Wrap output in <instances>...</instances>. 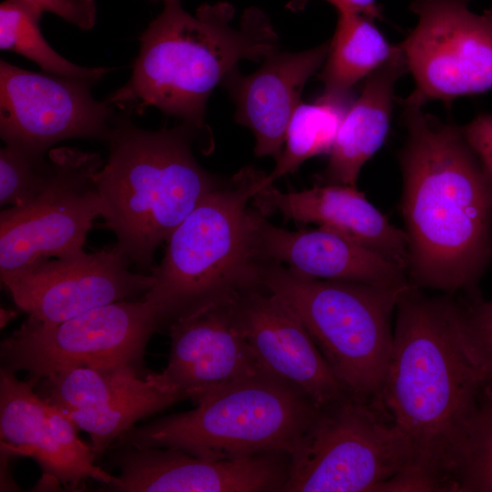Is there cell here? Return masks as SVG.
<instances>
[{
	"mask_svg": "<svg viewBox=\"0 0 492 492\" xmlns=\"http://www.w3.org/2000/svg\"><path fill=\"white\" fill-rule=\"evenodd\" d=\"M251 202L264 217L279 213L285 220L315 223L343 233L407 272L409 252L404 230L394 226L356 187L320 184L283 192L273 183H262Z\"/></svg>",
	"mask_w": 492,
	"mask_h": 492,
	"instance_id": "obj_21",
	"label": "cell"
},
{
	"mask_svg": "<svg viewBox=\"0 0 492 492\" xmlns=\"http://www.w3.org/2000/svg\"><path fill=\"white\" fill-rule=\"evenodd\" d=\"M352 97L322 94L313 103L301 102L288 125L281 157L263 184L295 171L305 160L330 154L340 125L352 102Z\"/></svg>",
	"mask_w": 492,
	"mask_h": 492,
	"instance_id": "obj_24",
	"label": "cell"
},
{
	"mask_svg": "<svg viewBox=\"0 0 492 492\" xmlns=\"http://www.w3.org/2000/svg\"><path fill=\"white\" fill-rule=\"evenodd\" d=\"M192 410L131 427L122 446L169 447L207 459L295 449L320 409L301 391L260 373L207 394Z\"/></svg>",
	"mask_w": 492,
	"mask_h": 492,
	"instance_id": "obj_6",
	"label": "cell"
},
{
	"mask_svg": "<svg viewBox=\"0 0 492 492\" xmlns=\"http://www.w3.org/2000/svg\"><path fill=\"white\" fill-rule=\"evenodd\" d=\"M457 302L462 333L477 369L480 395L492 396V300L477 294Z\"/></svg>",
	"mask_w": 492,
	"mask_h": 492,
	"instance_id": "obj_28",
	"label": "cell"
},
{
	"mask_svg": "<svg viewBox=\"0 0 492 492\" xmlns=\"http://www.w3.org/2000/svg\"><path fill=\"white\" fill-rule=\"evenodd\" d=\"M196 127L184 122L149 131L114 121L108 159L96 173L101 217L116 246L138 270L151 272L156 249L212 190L223 186L192 151Z\"/></svg>",
	"mask_w": 492,
	"mask_h": 492,
	"instance_id": "obj_4",
	"label": "cell"
},
{
	"mask_svg": "<svg viewBox=\"0 0 492 492\" xmlns=\"http://www.w3.org/2000/svg\"><path fill=\"white\" fill-rule=\"evenodd\" d=\"M41 12H50L83 30L91 29L97 18L95 0H25Z\"/></svg>",
	"mask_w": 492,
	"mask_h": 492,
	"instance_id": "obj_29",
	"label": "cell"
},
{
	"mask_svg": "<svg viewBox=\"0 0 492 492\" xmlns=\"http://www.w3.org/2000/svg\"><path fill=\"white\" fill-rule=\"evenodd\" d=\"M449 492H492V396L479 394L451 474Z\"/></svg>",
	"mask_w": 492,
	"mask_h": 492,
	"instance_id": "obj_26",
	"label": "cell"
},
{
	"mask_svg": "<svg viewBox=\"0 0 492 492\" xmlns=\"http://www.w3.org/2000/svg\"><path fill=\"white\" fill-rule=\"evenodd\" d=\"M330 40L301 52L275 51L250 75L232 70L222 81L235 103V120L249 128L256 139L257 157L277 161L286 130L299 106L307 81L323 67Z\"/></svg>",
	"mask_w": 492,
	"mask_h": 492,
	"instance_id": "obj_20",
	"label": "cell"
},
{
	"mask_svg": "<svg viewBox=\"0 0 492 492\" xmlns=\"http://www.w3.org/2000/svg\"><path fill=\"white\" fill-rule=\"evenodd\" d=\"M264 175L243 168L208 193L167 239L142 297L157 307L160 325L259 285L253 210L247 205Z\"/></svg>",
	"mask_w": 492,
	"mask_h": 492,
	"instance_id": "obj_5",
	"label": "cell"
},
{
	"mask_svg": "<svg viewBox=\"0 0 492 492\" xmlns=\"http://www.w3.org/2000/svg\"><path fill=\"white\" fill-rule=\"evenodd\" d=\"M233 307L261 369L304 394L319 409L348 395L293 311L261 285L239 292Z\"/></svg>",
	"mask_w": 492,
	"mask_h": 492,
	"instance_id": "obj_16",
	"label": "cell"
},
{
	"mask_svg": "<svg viewBox=\"0 0 492 492\" xmlns=\"http://www.w3.org/2000/svg\"><path fill=\"white\" fill-rule=\"evenodd\" d=\"M1 327L5 326L10 321L15 318L16 313L12 310L1 309Z\"/></svg>",
	"mask_w": 492,
	"mask_h": 492,
	"instance_id": "obj_32",
	"label": "cell"
},
{
	"mask_svg": "<svg viewBox=\"0 0 492 492\" xmlns=\"http://www.w3.org/2000/svg\"><path fill=\"white\" fill-rule=\"evenodd\" d=\"M130 265L115 245L48 259L3 275L1 282L28 318L53 323L98 306L144 296L153 278L134 273Z\"/></svg>",
	"mask_w": 492,
	"mask_h": 492,
	"instance_id": "obj_13",
	"label": "cell"
},
{
	"mask_svg": "<svg viewBox=\"0 0 492 492\" xmlns=\"http://www.w3.org/2000/svg\"><path fill=\"white\" fill-rule=\"evenodd\" d=\"M471 0H411L416 26L399 44L415 88L402 106L450 102L492 90V8Z\"/></svg>",
	"mask_w": 492,
	"mask_h": 492,
	"instance_id": "obj_11",
	"label": "cell"
},
{
	"mask_svg": "<svg viewBox=\"0 0 492 492\" xmlns=\"http://www.w3.org/2000/svg\"><path fill=\"white\" fill-rule=\"evenodd\" d=\"M36 379L21 381L0 372L2 452L32 456L54 479L77 486L92 478L111 486L113 477L95 465L96 455L77 436V426L56 405L34 391Z\"/></svg>",
	"mask_w": 492,
	"mask_h": 492,
	"instance_id": "obj_17",
	"label": "cell"
},
{
	"mask_svg": "<svg viewBox=\"0 0 492 492\" xmlns=\"http://www.w3.org/2000/svg\"><path fill=\"white\" fill-rule=\"evenodd\" d=\"M94 83L28 71L0 61V135L36 158L75 138L107 140L113 109L96 100Z\"/></svg>",
	"mask_w": 492,
	"mask_h": 492,
	"instance_id": "obj_12",
	"label": "cell"
},
{
	"mask_svg": "<svg viewBox=\"0 0 492 492\" xmlns=\"http://www.w3.org/2000/svg\"><path fill=\"white\" fill-rule=\"evenodd\" d=\"M338 13L334 34L322 67L323 93L349 97L352 88L383 65L397 49L374 20L356 14Z\"/></svg>",
	"mask_w": 492,
	"mask_h": 492,
	"instance_id": "obj_23",
	"label": "cell"
},
{
	"mask_svg": "<svg viewBox=\"0 0 492 492\" xmlns=\"http://www.w3.org/2000/svg\"><path fill=\"white\" fill-rule=\"evenodd\" d=\"M49 173L48 159L5 144L0 150L1 207H20L32 200L44 190Z\"/></svg>",
	"mask_w": 492,
	"mask_h": 492,
	"instance_id": "obj_27",
	"label": "cell"
},
{
	"mask_svg": "<svg viewBox=\"0 0 492 492\" xmlns=\"http://www.w3.org/2000/svg\"><path fill=\"white\" fill-rule=\"evenodd\" d=\"M42 13L25 0L0 5V48L36 63L46 73L96 84L110 68L82 67L64 58L47 43L40 29Z\"/></svg>",
	"mask_w": 492,
	"mask_h": 492,
	"instance_id": "obj_25",
	"label": "cell"
},
{
	"mask_svg": "<svg viewBox=\"0 0 492 492\" xmlns=\"http://www.w3.org/2000/svg\"><path fill=\"white\" fill-rule=\"evenodd\" d=\"M259 285L300 318L330 369L352 396L378 402L394 341L391 318L403 288L309 279L259 261Z\"/></svg>",
	"mask_w": 492,
	"mask_h": 492,
	"instance_id": "obj_7",
	"label": "cell"
},
{
	"mask_svg": "<svg viewBox=\"0 0 492 492\" xmlns=\"http://www.w3.org/2000/svg\"><path fill=\"white\" fill-rule=\"evenodd\" d=\"M253 246L258 261L282 263L309 279L403 288L407 272L361 242L327 227L289 231L253 210Z\"/></svg>",
	"mask_w": 492,
	"mask_h": 492,
	"instance_id": "obj_19",
	"label": "cell"
},
{
	"mask_svg": "<svg viewBox=\"0 0 492 492\" xmlns=\"http://www.w3.org/2000/svg\"><path fill=\"white\" fill-rule=\"evenodd\" d=\"M152 1H163V2H165V1H167V0H152Z\"/></svg>",
	"mask_w": 492,
	"mask_h": 492,
	"instance_id": "obj_33",
	"label": "cell"
},
{
	"mask_svg": "<svg viewBox=\"0 0 492 492\" xmlns=\"http://www.w3.org/2000/svg\"><path fill=\"white\" fill-rule=\"evenodd\" d=\"M401 213L410 283L477 294L492 253V179L462 128L403 106Z\"/></svg>",
	"mask_w": 492,
	"mask_h": 492,
	"instance_id": "obj_2",
	"label": "cell"
},
{
	"mask_svg": "<svg viewBox=\"0 0 492 492\" xmlns=\"http://www.w3.org/2000/svg\"><path fill=\"white\" fill-rule=\"evenodd\" d=\"M123 447L111 456L120 474L113 491H282L290 464L282 452L214 460L169 447Z\"/></svg>",
	"mask_w": 492,
	"mask_h": 492,
	"instance_id": "obj_15",
	"label": "cell"
},
{
	"mask_svg": "<svg viewBox=\"0 0 492 492\" xmlns=\"http://www.w3.org/2000/svg\"><path fill=\"white\" fill-rule=\"evenodd\" d=\"M410 443L379 403L348 395L320 409L290 455L282 492L394 491Z\"/></svg>",
	"mask_w": 492,
	"mask_h": 492,
	"instance_id": "obj_8",
	"label": "cell"
},
{
	"mask_svg": "<svg viewBox=\"0 0 492 492\" xmlns=\"http://www.w3.org/2000/svg\"><path fill=\"white\" fill-rule=\"evenodd\" d=\"M48 159L44 190L26 204L1 211V276L83 251L93 220L101 216L95 182L101 157L62 147L51 149Z\"/></svg>",
	"mask_w": 492,
	"mask_h": 492,
	"instance_id": "obj_10",
	"label": "cell"
},
{
	"mask_svg": "<svg viewBox=\"0 0 492 492\" xmlns=\"http://www.w3.org/2000/svg\"><path fill=\"white\" fill-rule=\"evenodd\" d=\"M142 372L129 364L67 370L41 379L47 394L44 398L90 436L97 456L137 421L186 399Z\"/></svg>",
	"mask_w": 492,
	"mask_h": 492,
	"instance_id": "obj_14",
	"label": "cell"
},
{
	"mask_svg": "<svg viewBox=\"0 0 492 492\" xmlns=\"http://www.w3.org/2000/svg\"><path fill=\"white\" fill-rule=\"evenodd\" d=\"M312 0H289L285 7L292 12L303 10ZM333 5L337 12L356 14L372 20L382 19L383 10L377 0H324Z\"/></svg>",
	"mask_w": 492,
	"mask_h": 492,
	"instance_id": "obj_31",
	"label": "cell"
},
{
	"mask_svg": "<svg viewBox=\"0 0 492 492\" xmlns=\"http://www.w3.org/2000/svg\"><path fill=\"white\" fill-rule=\"evenodd\" d=\"M160 326L149 301H119L59 323L28 318L1 343L4 366L41 379L67 370L129 364L141 366L153 333Z\"/></svg>",
	"mask_w": 492,
	"mask_h": 492,
	"instance_id": "obj_9",
	"label": "cell"
},
{
	"mask_svg": "<svg viewBox=\"0 0 492 492\" xmlns=\"http://www.w3.org/2000/svg\"><path fill=\"white\" fill-rule=\"evenodd\" d=\"M408 73L405 55L396 51L364 79L338 129L321 184L356 187L364 165L384 144L390 127L396 82Z\"/></svg>",
	"mask_w": 492,
	"mask_h": 492,
	"instance_id": "obj_22",
	"label": "cell"
},
{
	"mask_svg": "<svg viewBox=\"0 0 492 492\" xmlns=\"http://www.w3.org/2000/svg\"><path fill=\"white\" fill-rule=\"evenodd\" d=\"M164 3L140 36L131 77L106 101L137 114L155 107L200 129L216 86L240 61L258 62L277 51L279 37L257 7L246 9L234 24L235 9L227 2L202 5L195 15L180 0Z\"/></svg>",
	"mask_w": 492,
	"mask_h": 492,
	"instance_id": "obj_3",
	"label": "cell"
},
{
	"mask_svg": "<svg viewBox=\"0 0 492 492\" xmlns=\"http://www.w3.org/2000/svg\"><path fill=\"white\" fill-rule=\"evenodd\" d=\"M468 145L492 179V114H481L464 126Z\"/></svg>",
	"mask_w": 492,
	"mask_h": 492,
	"instance_id": "obj_30",
	"label": "cell"
},
{
	"mask_svg": "<svg viewBox=\"0 0 492 492\" xmlns=\"http://www.w3.org/2000/svg\"><path fill=\"white\" fill-rule=\"evenodd\" d=\"M395 313L378 403L407 437L412 460L395 491H449L480 393L457 302L450 294L429 297L410 284Z\"/></svg>",
	"mask_w": 492,
	"mask_h": 492,
	"instance_id": "obj_1",
	"label": "cell"
},
{
	"mask_svg": "<svg viewBox=\"0 0 492 492\" xmlns=\"http://www.w3.org/2000/svg\"><path fill=\"white\" fill-rule=\"evenodd\" d=\"M233 296L169 325V361L160 374H152L157 383L196 402L237 381L266 373L240 327Z\"/></svg>",
	"mask_w": 492,
	"mask_h": 492,
	"instance_id": "obj_18",
	"label": "cell"
}]
</instances>
